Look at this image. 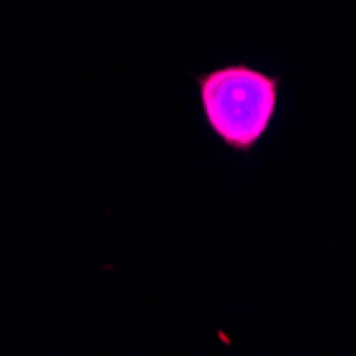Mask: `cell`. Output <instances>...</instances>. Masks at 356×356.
<instances>
[{"mask_svg":"<svg viewBox=\"0 0 356 356\" xmlns=\"http://www.w3.org/2000/svg\"><path fill=\"white\" fill-rule=\"evenodd\" d=\"M199 109L209 133L231 152L250 154L273 124L280 77L248 64H224L192 73Z\"/></svg>","mask_w":356,"mask_h":356,"instance_id":"6da1fadb","label":"cell"}]
</instances>
